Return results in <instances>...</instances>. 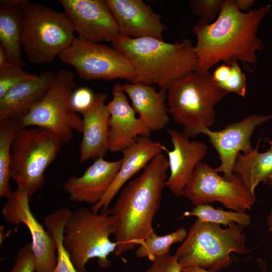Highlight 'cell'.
<instances>
[{
	"instance_id": "obj_1",
	"label": "cell",
	"mask_w": 272,
	"mask_h": 272,
	"mask_svg": "<svg viewBox=\"0 0 272 272\" xmlns=\"http://www.w3.org/2000/svg\"><path fill=\"white\" fill-rule=\"evenodd\" d=\"M271 6L268 4L244 13L234 0H224L217 18L212 23L199 20L192 29L196 37L195 72L204 73L218 62L242 63L243 69L253 71L257 66L256 52L265 45L257 36L259 25Z\"/></svg>"
},
{
	"instance_id": "obj_2",
	"label": "cell",
	"mask_w": 272,
	"mask_h": 272,
	"mask_svg": "<svg viewBox=\"0 0 272 272\" xmlns=\"http://www.w3.org/2000/svg\"><path fill=\"white\" fill-rule=\"evenodd\" d=\"M168 168V159L162 153L157 155L120 193L110 211L115 222L116 256L139 246L154 230L153 221L160 206Z\"/></svg>"
},
{
	"instance_id": "obj_3",
	"label": "cell",
	"mask_w": 272,
	"mask_h": 272,
	"mask_svg": "<svg viewBox=\"0 0 272 272\" xmlns=\"http://www.w3.org/2000/svg\"><path fill=\"white\" fill-rule=\"evenodd\" d=\"M111 46L131 62L135 74L131 83L157 85L160 89L167 90L174 82L196 70L194 45L186 38L169 43L152 37L132 39L118 35Z\"/></svg>"
},
{
	"instance_id": "obj_4",
	"label": "cell",
	"mask_w": 272,
	"mask_h": 272,
	"mask_svg": "<svg viewBox=\"0 0 272 272\" xmlns=\"http://www.w3.org/2000/svg\"><path fill=\"white\" fill-rule=\"evenodd\" d=\"M244 228L233 223L223 229L219 224L196 219L174 254L182 269L197 266L216 271L229 266L231 253L249 251Z\"/></svg>"
},
{
	"instance_id": "obj_5",
	"label": "cell",
	"mask_w": 272,
	"mask_h": 272,
	"mask_svg": "<svg viewBox=\"0 0 272 272\" xmlns=\"http://www.w3.org/2000/svg\"><path fill=\"white\" fill-rule=\"evenodd\" d=\"M227 94L219 88L210 72L190 73L167 89V105L175 122L188 138L199 134L215 120L214 107Z\"/></svg>"
},
{
	"instance_id": "obj_6",
	"label": "cell",
	"mask_w": 272,
	"mask_h": 272,
	"mask_svg": "<svg viewBox=\"0 0 272 272\" xmlns=\"http://www.w3.org/2000/svg\"><path fill=\"white\" fill-rule=\"evenodd\" d=\"M114 232L110 211L99 213L80 208L72 212L64 225L62 244L78 272H85L87 263L92 258H97L100 267L110 265L108 256L117 245L109 239Z\"/></svg>"
},
{
	"instance_id": "obj_7",
	"label": "cell",
	"mask_w": 272,
	"mask_h": 272,
	"mask_svg": "<svg viewBox=\"0 0 272 272\" xmlns=\"http://www.w3.org/2000/svg\"><path fill=\"white\" fill-rule=\"evenodd\" d=\"M63 12L28 1L22 7L21 45L34 64L52 63L75 37Z\"/></svg>"
},
{
	"instance_id": "obj_8",
	"label": "cell",
	"mask_w": 272,
	"mask_h": 272,
	"mask_svg": "<svg viewBox=\"0 0 272 272\" xmlns=\"http://www.w3.org/2000/svg\"><path fill=\"white\" fill-rule=\"evenodd\" d=\"M62 143L48 129L20 128L12 146L10 173L17 190L30 198L45 183V173Z\"/></svg>"
},
{
	"instance_id": "obj_9",
	"label": "cell",
	"mask_w": 272,
	"mask_h": 272,
	"mask_svg": "<svg viewBox=\"0 0 272 272\" xmlns=\"http://www.w3.org/2000/svg\"><path fill=\"white\" fill-rule=\"evenodd\" d=\"M75 87L73 73L59 70L41 100L27 114L16 120L20 128H45L56 134L62 144L70 142L74 137V130L82 131V119L72 103Z\"/></svg>"
},
{
	"instance_id": "obj_10",
	"label": "cell",
	"mask_w": 272,
	"mask_h": 272,
	"mask_svg": "<svg viewBox=\"0 0 272 272\" xmlns=\"http://www.w3.org/2000/svg\"><path fill=\"white\" fill-rule=\"evenodd\" d=\"M72 65L78 76L87 80L135 79L134 67L120 51L107 45L89 42L75 37L71 44L58 56Z\"/></svg>"
},
{
	"instance_id": "obj_11",
	"label": "cell",
	"mask_w": 272,
	"mask_h": 272,
	"mask_svg": "<svg viewBox=\"0 0 272 272\" xmlns=\"http://www.w3.org/2000/svg\"><path fill=\"white\" fill-rule=\"evenodd\" d=\"M182 196L195 207L217 201L240 212L250 210L256 201L255 195L250 192L237 173L227 179L201 161L195 167Z\"/></svg>"
},
{
	"instance_id": "obj_12",
	"label": "cell",
	"mask_w": 272,
	"mask_h": 272,
	"mask_svg": "<svg viewBox=\"0 0 272 272\" xmlns=\"http://www.w3.org/2000/svg\"><path fill=\"white\" fill-rule=\"evenodd\" d=\"M63 13L81 39L92 43L112 42L119 35L105 0H60Z\"/></svg>"
},
{
	"instance_id": "obj_13",
	"label": "cell",
	"mask_w": 272,
	"mask_h": 272,
	"mask_svg": "<svg viewBox=\"0 0 272 272\" xmlns=\"http://www.w3.org/2000/svg\"><path fill=\"white\" fill-rule=\"evenodd\" d=\"M7 198L2 210L4 220L15 226L23 223L28 228L36 260V272H51L56 264V247L47 230L32 213L28 195L16 189Z\"/></svg>"
},
{
	"instance_id": "obj_14",
	"label": "cell",
	"mask_w": 272,
	"mask_h": 272,
	"mask_svg": "<svg viewBox=\"0 0 272 272\" xmlns=\"http://www.w3.org/2000/svg\"><path fill=\"white\" fill-rule=\"evenodd\" d=\"M271 118L272 114H252L239 122L230 123L219 131H212L207 127L200 129L199 134L208 137L209 142L219 154L221 164L215 170L222 172L226 179H231L238 154L241 152L248 154L253 150L251 137L254 130L257 126Z\"/></svg>"
},
{
	"instance_id": "obj_15",
	"label": "cell",
	"mask_w": 272,
	"mask_h": 272,
	"mask_svg": "<svg viewBox=\"0 0 272 272\" xmlns=\"http://www.w3.org/2000/svg\"><path fill=\"white\" fill-rule=\"evenodd\" d=\"M119 35L132 39L152 37L163 40L166 26L161 16L142 0H105Z\"/></svg>"
},
{
	"instance_id": "obj_16",
	"label": "cell",
	"mask_w": 272,
	"mask_h": 272,
	"mask_svg": "<svg viewBox=\"0 0 272 272\" xmlns=\"http://www.w3.org/2000/svg\"><path fill=\"white\" fill-rule=\"evenodd\" d=\"M113 98L108 104L110 111L109 151L121 152L132 145L139 137H149L151 131L135 116L122 85L112 89Z\"/></svg>"
},
{
	"instance_id": "obj_17",
	"label": "cell",
	"mask_w": 272,
	"mask_h": 272,
	"mask_svg": "<svg viewBox=\"0 0 272 272\" xmlns=\"http://www.w3.org/2000/svg\"><path fill=\"white\" fill-rule=\"evenodd\" d=\"M173 149H167L170 175L165 187L177 197L182 196L183 191L196 165L206 156L208 146L205 143L190 141L183 132L169 129Z\"/></svg>"
},
{
	"instance_id": "obj_18",
	"label": "cell",
	"mask_w": 272,
	"mask_h": 272,
	"mask_svg": "<svg viewBox=\"0 0 272 272\" xmlns=\"http://www.w3.org/2000/svg\"><path fill=\"white\" fill-rule=\"evenodd\" d=\"M121 163V159L109 161L104 157H98L82 176L70 177L63 185L70 200L93 205L98 203L115 180Z\"/></svg>"
},
{
	"instance_id": "obj_19",
	"label": "cell",
	"mask_w": 272,
	"mask_h": 272,
	"mask_svg": "<svg viewBox=\"0 0 272 272\" xmlns=\"http://www.w3.org/2000/svg\"><path fill=\"white\" fill-rule=\"evenodd\" d=\"M105 93L95 94L91 106L83 113L80 162L104 157L109 151L110 111Z\"/></svg>"
},
{
	"instance_id": "obj_20",
	"label": "cell",
	"mask_w": 272,
	"mask_h": 272,
	"mask_svg": "<svg viewBox=\"0 0 272 272\" xmlns=\"http://www.w3.org/2000/svg\"><path fill=\"white\" fill-rule=\"evenodd\" d=\"M166 150L164 145L149 137H138L132 145L121 151L122 163L115 180L101 199L93 205L91 210L94 212L107 210L121 187L155 157Z\"/></svg>"
},
{
	"instance_id": "obj_21",
	"label": "cell",
	"mask_w": 272,
	"mask_h": 272,
	"mask_svg": "<svg viewBox=\"0 0 272 272\" xmlns=\"http://www.w3.org/2000/svg\"><path fill=\"white\" fill-rule=\"evenodd\" d=\"M122 87L139 118L151 131L162 130L168 124L167 90L157 91L152 85L141 83H125Z\"/></svg>"
},
{
	"instance_id": "obj_22",
	"label": "cell",
	"mask_w": 272,
	"mask_h": 272,
	"mask_svg": "<svg viewBox=\"0 0 272 272\" xmlns=\"http://www.w3.org/2000/svg\"><path fill=\"white\" fill-rule=\"evenodd\" d=\"M56 73L45 71L34 79L10 89L0 98V120H17L27 114L43 97L54 80Z\"/></svg>"
},
{
	"instance_id": "obj_23",
	"label": "cell",
	"mask_w": 272,
	"mask_h": 272,
	"mask_svg": "<svg viewBox=\"0 0 272 272\" xmlns=\"http://www.w3.org/2000/svg\"><path fill=\"white\" fill-rule=\"evenodd\" d=\"M266 141L270 145L266 151H258L260 141L259 139L251 152L238 154L233 168V173H237L240 176L245 186L253 195L260 183L272 185V138Z\"/></svg>"
},
{
	"instance_id": "obj_24",
	"label": "cell",
	"mask_w": 272,
	"mask_h": 272,
	"mask_svg": "<svg viewBox=\"0 0 272 272\" xmlns=\"http://www.w3.org/2000/svg\"><path fill=\"white\" fill-rule=\"evenodd\" d=\"M23 5L13 8L0 7V44L10 61L21 67L26 64L21 53Z\"/></svg>"
},
{
	"instance_id": "obj_25",
	"label": "cell",
	"mask_w": 272,
	"mask_h": 272,
	"mask_svg": "<svg viewBox=\"0 0 272 272\" xmlns=\"http://www.w3.org/2000/svg\"><path fill=\"white\" fill-rule=\"evenodd\" d=\"M72 211L67 208H60L44 217L46 230L55 244L57 262L51 272H78L64 248L62 237L64 225Z\"/></svg>"
},
{
	"instance_id": "obj_26",
	"label": "cell",
	"mask_w": 272,
	"mask_h": 272,
	"mask_svg": "<svg viewBox=\"0 0 272 272\" xmlns=\"http://www.w3.org/2000/svg\"><path fill=\"white\" fill-rule=\"evenodd\" d=\"M20 128L16 120H0V196L8 198L12 192L10 166L13 142Z\"/></svg>"
},
{
	"instance_id": "obj_27",
	"label": "cell",
	"mask_w": 272,
	"mask_h": 272,
	"mask_svg": "<svg viewBox=\"0 0 272 272\" xmlns=\"http://www.w3.org/2000/svg\"><path fill=\"white\" fill-rule=\"evenodd\" d=\"M187 234L184 227L163 236L158 235L153 230L139 245L135 255L139 258H147L153 261L158 257L169 254L171 246L183 241Z\"/></svg>"
},
{
	"instance_id": "obj_28",
	"label": "cell",
	"mask_w": 272,
	"mask_h": 272,
	"mask_svg": "<svg viewBox=\"0 0 272 272\" xmlns=\"http://www.w3.org/2000/svg\"><path fill=\"white\" fill-rule=\"evenodd\" d=\"M195 216L204 221L228 226L233 223L243 227L251 223L250 216L245 212L227 211L221 209H215L208 204L195 207L191 211L184 213L182 217Z\"/></svg>"
},
{
	"instance_id": "obj_29",
	"label": "cell",
	"mask_w": 272,
	"mask_h": 272,
	"mask_svg": "<svg viewBox=\"0 0 272 272\" xmlns=\"http://www.w3.org/2000/svg\"><path fill=\"white\" fill-rule=\"evenodd\" d=\"M212 77L217 86L227 94L234 93L241 97L246 96V78L238 62L221 64L215 69Z\"/></svg>"
},
{
	"instance_id": "obj_30",
	"label": "cell",
	"mask_w": 272,
	"mask_h": 272,
	"mask_svg": "<svg viewBox=\"0 0 272 272\" xmlns=\"http://www.w3.org/2000/svg\"><path fill=\"white\" fill-rule=\"evenodd\" d=\"M38 76L28 73L22 67L12 62L0 66V98L13 87Z\"/></svg>"
},
{
	"instance_id": "obj_31",
	"label": "cell",
	"mask_w": 272,
	"mask_h": 272,
	"mask_svg": "<svg viewBox=\"0 0 272 272\" xmlns=\"http://www.w3.org/2000/svg\"><path fill=\"white\" fill-rule=\"evenodd\" d=\"M224 0H191L189 7L194 15L206 23L215 20L220 12Z\"/></svg>"
},
{
	"instance_id": "obj_32",
	"label": "cell",
	"mask_w": 272,
	"mask_h": 272,
	"mask_svg": "<svg viewBox=\"0 0 272 272\" xmlns=\"http://www.w3.org/2000/svg\"><path fill=\"white\" fill-rule=\"evenodd\" d=\"M36 263L31 242L18 251L14 265L9 272H36Z\"/></svg>"
},
{
	"instance_id": "obj_33",
	"label": "cell",
	"mask_w": 272,
	"mask_h": 272,
	"mask_svg": "<svg viewBox=\"0 0 272 272\" xmlns=\"http://www.w3.org/2000/svg\"><path fill=\"white\" fill-rule=\"evenodd\" d=\"M145 272H182V268L175 255L169 254L156 258Z\"/></svg>"
},
{
	"instance_id": "obj_34",
	"label": "cell",
	"mask_w": 272,
	"mask_h": 272,
	"mask_svg": "<svg viewBox=\"0 0 272 272\" xmlns=\"http://www.w3.org/2000/svg\"><path fill=\"white\" fill-rule=\"evenodd\" d=\"M95 94L87 87H81L74 90L72 103L76 111L82 114L92 105Z\"/></svg>"
},
{
	"instance_id": "obj_35",
	"label": "cell",
	"mask_w": 272,
	"mask_h": 272,
	"mask_svg": "<svg viewBox=\"0 0 272 272\" xmlns=\"http://www.w3.org/2000/svg\"><path fill=\"white\" fill-rule=\"evenodd\" d=\"M236 8L240 12L249 10L254 3V0H234Z\"/></svg>"
},
{
	"instance_id": "obj_36",
	"label": "cell",
	"mask_w": 272,
	"mask_h": 272,
	"mask_svg": "<svg viewBox=\"0 0 272 272\" xmlns=\"http://www.w3.org/2000/svg\"><path fill=\"white\" fill-rule=\"evenodd\" d=\"M27 0H1L0 7L13 8L22 6L26 4Z\"/></svg>"
},
{
	"instance_id": "obj_37",
	"label": "cell",
	"mask_w": 272,
	"mask_h": 272,
	"mask_svg": "<svg viewBox=\"0 0 272 272\" xmlns=\"http://www.w3.org/2000/svg\"><path fill=\"white\" fill-rule=\"evenodd\" d=\"M11 62L3 47L0 44V66Z\"/></svg>"
},
{
	"instance_id": "obj_38",
	"label": "cell",
	"mask_w": 272,
	"mask_h": 272,
	"mask_svg": "<svg viewBox=\"0 0 272 272\" xmlns=\"http://www.w3.org/2000/svg\"><path fill=\"white\" fill-rule=\"evenodd\" d=\"M182 272H218L217 271H212L207 270L205 268L197 266H190L184 268L182 269Z\"/></svg>"
},
{
	"instance_id": "obj_39",
	"label": "cell",
	"mask_w": 272,
	"mask_h": 272,
	"mask_svg": "<svg viewBox=\"0 0 272 272\" xmlns=\"http://www.w3.org/2000/svg\"><path fill=\"white\" fill-rule=\"evenodd\" d=\"M266 221L269 231L272 233V208L267 217Z\"/></svg>"
}]
</instances>
